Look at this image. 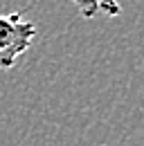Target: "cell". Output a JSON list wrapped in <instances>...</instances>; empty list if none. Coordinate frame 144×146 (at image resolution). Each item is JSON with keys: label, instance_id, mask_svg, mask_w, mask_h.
Listing matches in <instances>:
<instances>
[{"label": "cell", "instance_id": "obj_1", "mask_svg": "<svg viewBox=\"0 0 144 146\" xmlns=\"http://www.w3.org/2000/svg\"><path fill=\"white\" fill-rule=\"evenodd\" d=\"M36 34V25L25 20L23 11L0 16V70H11L18 58L32 47Z\"/></svg>", "mask_w": 144, "mask_h": 146}, {"label": "cell", "instance_id": "obj_2", "mask_svg": "<svg viewBox=\"0 0 144 146\" xmlns=\"http://www.w3.org/2000/svg\"><path fill=\"white\" fill-rule=\"evenodd\" d=\"M72 2L77 5L79 14H81L83 18H95V16L99 14V5H97V0H72Z\"/></svg>", "mask_w": 144, "mask_h": 146}, {"label": "cell", "instance_id": "obj_3", "mask_svg": "<svg viewBox=\"0 0 144 146\" xmlns=\"http://www.w3.org/2000/svg\"><path fill=\"white\" fill-rule=\"evenodd\" d=\"M99 11L106 16H119V2L117 0H97Z\"/></svg>", "mask_w": 144, "mask_h": 146}]
</instances>
